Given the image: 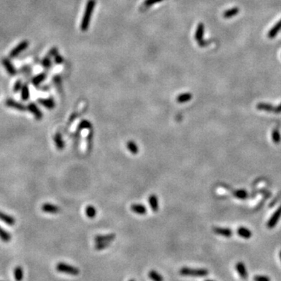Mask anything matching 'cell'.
<instances>
[{
    "instance_id": "obj_17",
    "label": "cell",
    "mask_w": 281,
    "mask_h": 281,
    "mask_svg": "<svg viewBox=\"0 0 281 281\" xmlns=\"http://www.w3.org/2000/svg\"><path fill=\"white\" fill-rule=\"evenodd\" d=\"M53 140L54 142H55V144H56V148H57L58 149L61 150L65 147V142L60 133H56V134L54 135Z\"/></svg>"
},
{
    "instance_id": "obj_16",
    "label": "cell",
    "mask_w": 281,
    "mask_h": 281,
    "mask_svg": "<svg viewBox=\"0 0 281 281\" xmlns=\"http://www.w3.org/2000/svg\"><path fill=\"white\" fill-rule=\"evenodd\" d=\"M235 268H236L239 275H240V276L242 279H245L248 278V272H247V269H246V267L244 263H241V262H239V263L236 264Z\"/></svg>"
},
{
    "instance_id": "obj_26",
    "label": "cell",
    "mask_w": 281,
    "mask_h": 281,
    "mask_svg": "<svg viewBox=\"0 0 281 281\" xmlns=\"http://www.w3.org/2000/svg\"><path fill=\"white\" fill-rule=\"evenodd\" d=\"M21 98L23 101H28L30 98V90L29 87L27 84H24L23 85L22 88L21 90Z\"/></svg>"
},
{
    "instance_id": "obj_12",
    "label": "cell",
    "mask_w": 281,
    "mask_h": 281,
    "mask_svg": "<svg viewBox=\"0 0 281 281\" xmlns=\"http://www.w3.org/2000/svg\"><path fill=\"white\" fill-rule=\"evenodd\" d=\"M38 102L39 104H41L43 105L45 108H46L48 109H53L56 106V103L55 101L52 98H39L38 100Z\"/></svg>"
},
{
    "instance_id": "obj_5",
    "label": "cell",
    "mask_w": 281,
    "mask_h": 281,
    "mask_svg": "<svg viewBox=\"0 0 281 281\" xmlns=\"http://www.w3.org/2000/svg\"><path fill=\"white\" fill-rule=\"evenodd\" d=\"M204 31H205V28H204V24L202 23H199L197 27L196 32L194 35V38L195 40L198 41V45L201 47H204L205 45H207L208 42L203 40V36H204Z\"/></svg>"
},
{
    "instance_id": "obj_1",
    "label": "cell",
    "mask_w": 281,
    "mask_h": 281,
    "mask_svg": "<svg viewBox=\"0 0 281 281\" xmlns=\"http://www.w3.org/2000/svg\"><path fill=\"white\" fill-rule=\"evenodd\" d=\"M94 6H95V1L94 0H89L88 2H87L84 13L83 18H82L81 24V29L83 31H87L88 29Z\"/></svg>"
},
{
    "instance_id": "obj_13",
    "label": "cell",
    "mask_w": 281,
    "mask_h": 281,
    "mask_svg": "<svg viewBox=\"0 0 281 281\" xmlns=\"http://www.w3.org/2000/svg\"><path fill=\"white\" fill-rule=\"evenodd\" d=\"M131 209L134 213L137 215H145L147 213V208L142 204L135 203L131 206Z\"/></svg>"
},
{
    "instance_id": "obj_15",
    "label": "cell",
    "mask_w": 281,
    "mask_h": 281,
    "mask_svg": "<svg viewBox=\"0 0 281 281\" xmlns=\"http://www.w3.org/2000/svg\"><path fill=\"white\" fill-rule=\"evenodd\" d=\"M0 220L9 226H13L15 224V223H16V220H15L14 217L10 216V215H8L6 214V213H2L1 211H0Z\"/></svg>"
},
{
    "instance_id": "obj_18",
    "label": "cell",
    "mask_w": 281,
    "mask_h": 281,
    "mask_svg": "<svg viewBox=\"0 0 281 281\" xmlns=\"http://www.w3.org/2000/svg\"><path fill=\"white\" fill-rule=\"evenodd\" d=\"M280 30H281V19L279 21H278L277 23H276V24H275V25H274L273 27L272 28H271V29H270V31L268 33V37L269 38H275L276 36L277 35V34L279 33V31H280Z\"/></svg>"
},
{
    "instance_id": "obj_37",
    "label": "cell",
    "mask_w": 281,
    "mask_h": 281,
    "mask_svg": "<svg viewBox=\"0 0 281 281\" xmlns=\"http://www.w3.org/2000/svg\"><path fill=\"white\" fill-rule=\"evenodd\" d=\"M254 281H270V279L266 276H254Z\"/></svg>"
},
{
    "instance_id": "obj_3",
    "label": "cell",
    "mask_w": 281,
    "mask_h": 281,
    "mask_svg": "<svg viewBox=\"0 0 281 281\" xmlns=\"http://www.w3.org/2000/svg\"><path fill=\"white\" fill-rule=\"evenodd\" d=\"M56 269L58 272L62 273L70 274V275L72 276H78L80 273V269L78 267L73 266L71 265L62 263V262L56 265Z\"/></svg>"
},
{
    "instance_id": "obj_25",
    "label": "cell",
    "mask_w": 281,
    "mask_h": 281,
    "mask_svg": "<svg viewBox=\"0 0 281 281\" xmlns=\"http://www.w3.org/2000/svg\"><path fill=\"white\" fill-rule=\"evenodd\" d=\"M192 98V94L190 93H183V94H180L178 95L177 98V101L179 103H185V102H189L190 99Z\"/></svg>"
},
{
    "instance_id": "obj_43",
    "label": "cell",
    "mask_w": 281,
    "mask_h": 281,
    "mask_svg": "<svg viewBox=\"0 0 281 281\" xmlns=\"http://www.w3.org/2000/svg\"><path fill=\"white\" fill-rule=\"evenodd\" d=\"M129 281H135V280H134V279H130Z\"/></svg>"
},
{
    "instance_id": "obj_28",
    "label": "cell",
    "mask_w": 281,
    "mask_h": 281,
    "mask_svg": "<svg viewBox=\"0 0 281 281\" xmlns=\"http://www.w3.org/2000/svg\"><path fill=\"white\" fill-rule=\"evenodd\" d=\"M239 11H240L239 8H237V7L231 8V9H228V10L224 12L223 17H225V18H226V19L231 18V17H234V16H236L237 14H238Z\"/></svg>"
},
{
    "instance_id": "obj_7",
    "label": "cell",
    "mask_w": 281,
    "mask_h": 281,
    "mask_svg": "<svg viewBox=\"0 0 281 281\" xmlns=\"http://www.w3.org/2000/svg\"><path fill=\"white\" fill-rule=\"evenodd\" d=\"M28 109L31 112V113L34 115V117L37 120H41L43 117L42 112L41 111V109L38 107V105L35 103V102H30L28 105H27Z\"/></svg>"
},
{
    "instance_id": "obj_42",
    "label": "cell",
    "mask_w": 281,
    "mask_h": 281,
    "mask_svg": "<svg viewBox=\"0 0 281 281\" xmlns=\"http://www.w3.org/2000/svg\"><path fill=\"white\" fill-rule=\"evenodd\" d=\"M279 258H280V260H281V251L279 252Z\"/></svg>"
},
{
    "instance_id": "obj_19",
    "label": "cell",
    "mask_w": 281,
    "mask_h": 281,
    "mask_svg": "<svg viewBox=\"0 0 281 281\" xmlns=\"http://www.w3.org/2000/svg\"><path fill=\"white\" fill-rule=\"evenodd\" d=\"M45 78H46V74H45V73H41V74H38V75H36V76L34 77L31 80V82L34 86L38 87V86H39V85L44 81L45 80Z\"/></svg>"
},
{
    "instance_id": "obj_40",
    "label": "cell",
    "mask_w": 281,
    "mask_h": 281,
    "mask_svg": "<svg viewBox=\"0 0 281 281\" xmlns=\"http://www.w3.org/2000/svg\"><path fill=\"white\" fill-rule=\"evenodd\" d=\"M57 54V48H52L49 51V55L50 56H55Z\"/></svg>"
},
{
    "instance_id": "obj_34",
    "label": "cell",
    "mask_w": 281,
    "mask_h": 281,
    "mask_svg": "<svg viewBox=\"0 0 281 281\" xmlns=\"http://www.w3.org/2000/svg\"><path fill=\"white\" fill-rule=\"evenodd\" d=\"M272 139L273 142L279 143L280 141V134L276 129H274L272 133Z\"/></svg>"
},
{
    "instance_id": "obj_27",
    "label": "cell",
    "mask_w": 281,
    "mask_h": 281,
    "mask_svg": "<svg viewBox=\"0 0 281 281\" xmlns=\"http://www.w3.org/2000/svg\"><path fill=\"white\" fill-rule=\"evenodd\" d=\"M0 239L4 242H9L11 240V235L7 230L0 226Z\"/></svg>"
},
{
    "instance_id": "obj_9",
    "label": "cell",
    "mask_w": 281,
    "mask_h": 281,
    "mask_svg": "<svg viewBox=\"0 0 281 281\" xmlns=\"http://www.w3.org/2000/svg\"><path fill=\"white\" fill-rule=\"evenodd\" d=\"M41 210L48 214H57L60 212V208L54 204L45 203L41 205Z\"/></svg>"
},
{
    "instance_id": "obj_20",
    "label": "cell",
    "mask_w": 281,
    "mask_h": 281,
    "mask_svg": "<svg viewBox=\"0 0 281 281\" xmlns=\"http://www.w3.org/2000/svg\"><path fill=\"white\" fill-rule=\"evenodd\" d=\"M214 233H217V234L222 235L224 237H230L232 235V230H230L228 228H222V227H215L213 229Z\"/></svg>"
},
{
    "instance_id": "obj_21",
    "label": "cell",
    "mask_w": 281,
    "mask_h": 281,
    "mask_svg": "<svg viewBox=\"0 0 281 281\" xmlns=\"http://www.w3.org/2000/svg\"><path fill=\"white\" fill-rule=\"evenodd\" d=\"M127 148L131 153L136 155L139 152V147L134 140H128L127 143Z\"/></svg>"
},
{
    "instance_id": "obj_11",
    "label": "cell",
    "mask_w": 281,
    "mask_h": 281,
    "mask_svg": "<svg viewBox=\"0 0 281 281\" xmlns=\"http://www.w3.org/2000/svg\"><path fill=\"white\" fill-rule=\"evenodd\" d=\"M116 237L115 233H109V234H100L96 235L94 237V240L95 242H110L113 240Z\"/></svg>"
},
{
    "instance_id": "obj_22",
    "label": "cell",
    "mask_w": 281,
    "mask_h": 281,
    "mask_svg": "<svg viewBox=\"0 0 281 281\" xmlns=\"http://www.w3.org/2000/svg\"><path fill=\"white\" fill-rule=\"evenodd\" d=\"M237 233H238L240 237H243L244 239L251 238L252 235V231L250 230H248V228L246 227H243V226H241V227H240L237 230Z\"/></svg>"
},
{
    "instance_id": "obj_4",
    "label": "cell",
    "mask_w": 281,
    "mask_h": 281,
    "mask_svg": "<svg viewBox=\"0 0 281 281\" xmlns=\"http://www.w3.org/2000/svg\"><path fill=\"white\" fill-rule=\"evenodd\" d=\"M29 46V42H28L27 40H24V41H21V42L19 43L17 45V46H15L13 49L10 51L9 54V56L10 59H13V58H16L20 55V54L22 53L24 51L27 49Z\"/></svg>"
},
{
    "instance_id": "obj_36",
    "label": "cell",
    "mask_w": 281,
    "mask_h": 281,
    "mask_svg": "<svg viewBox=\"0 0 281 281\" xmlns=\"http://www.w3.org/2000/svg\"><path fill=\"white\" fill-rule=\"evenodd\" d=\"M41 64H42V66L45 68H49L51 67V65H52V61L49 59V57H45L42 59Z\"/></svg>"
},
{
    "instance_id": "obj_31",
    "label": "cell",
    "mask_w": 281,
    "mask_h": 281,
    "mask_svg": "<svg viewBox=\"0 0 281 281\" xmlns=\"http://www.w3.org/2000/svg\"><path fill=\"white\" fill-rule=\"evenodd\" d=\"M109 245H110L109 242H96V244L94 246V248H95L96 250H98V251H102V250L109 248Z\"/></svg>"
},
{
    "instance_id": "obj_33",
    "label": "cell",
    "mask_w": 281,
    "mask_h": 281,
    "mask_svg": "<svg viewBox=\"0 0 281 281\" xmlns=\"http://www.w3.org/2000/svg\"><path fill=\"white\" fill-rule=\"evenodd\" d=\"M23 85L24 84H23V83H22V81H21V80H17V81L14 83V84H13V92L14 93L19 92V91L21 90V88H22Z\"/></svg>"
},
{
    "instance_id": "obj_10",
    "label": "cell",
    "mask_w": 281,
    "mask_h": 281,
    "mask_svg": "<svg viewBox=\"0 0 281 281\" xmlns=\"http://www.w3.org/2000/svg\"><path fill=\"white\" fill-rule=\"evenodd\" d=\"M281 217V205L279 207V209L277 210L276 211L274 214L273 215L270 220H269V222L267 223V227L269 228V229H272L276 225L277 222L279 221V217Z\"/></svg>"
},
{
    "instance_id": "obj_44",
    "label": "cell",
    "mask_w": 281,
    "mask_h": 281,
    "mask_svg": "<svg viewBox=\"0 0 281 281\" xmlns=\"http://www.w3.org/2000/svg\"><path fill=\"white\" fill-rule=\"evenodd\" d=\"M205 281H215V280H211V279H207V280H205Z\"/></svg>"
},
{
    "instance_id": "obj_14",
    "label": "cell",
    "mask_w": 281,
    "mask_h": 281,
    "mask_svg": "<svg viewBox=\"0 0 281 281\" xmlns=\"http://www.w3.org/2000/svg\"><path fill=\"white\" fill-rule=\"evenodd\" d=\"M148 203H149L150 207L152 209L153 212H157L159 208V198L155 194H152L148 197Z\"/></svg>"
},
{
    "instance_id": "obj_35",
    "label": "cell",
    "mask_w": 281,
    "mask_h": 281,
    "mask_svg": "<svg viewBox=\"0 0 281 281\" xmlns=\"http://www.w3.org/2000/svg\"><path fill=\"white\" fill-rule=\"evenodd\" d=\"M80 129H90L91 128V124L88 120H83L79 125Z\"/></svg>"
},
{
    "instance_id": "obj_6",
    "label": "cell",
    "mask_w": 281,
    "mask_h": 281,
    "mask_svg": "<svg viewBox=\"0 0 281 281\" xmlns=\"http://www.w3.org/2000/svg\"><path fill=\"white\" fill-rule=\"evenodd\" d=\"M2 64L4 67L5 70H6V72L9 74V76L13 77L17 74V69L15 68L12 62L10 61V59L9 58H2Z\"/></svg>"
},
{
    "instance_id": "obj_38",
    "label": "cell",
    "mask_w": 281,
    "mask_h": 281,
    "mask_svg": "<svg viewBox=\"0 0 281 281\" xmlns=\"http://www.w3.org/2000/svg\"><path fill=\"white\" fill-rule=\"evenodd\" d=\"M54 60H55V63H57V64H61L63 62V57L61 56H59V54H56V56H54Z\"/></svg>"
},
{
    "instance_id": "obj_24",
    "label": "cell",
    "mask_w": 281,
    "mask_h": 281,
    "mask_svg": "<svg viewBox=\"0 0 281 281\" xmlns=\"http://www.w3.org/2000/svg\"><path fill=\"white\" fill-rule=\"evenodd\" d=\"M85 214H86V216H87L88 218H94L97 215L96 209H95L93 205H88L87 207L85 208Z\"/></svg>"
},
{
    "instance_id": "obj_29",
    "label": "cell",
    "mask_w": 281,
    "mask_h": 281,
    "mask_svg": "<svg viewBox=\"0 0 281 281\" xmlns=\"http://www.w3.org/2000/svg\"><path fill=\"white\" fill-rule=\"evenodd\" d=\"M14 278L16 281H22L24 278V271L21 266H17L14 269Z\"/></svg>"
},
{
    "instance_id": "obj_2",
    "label": "cell",
    "mask_w": 281,
    "mask_h": 281,
    "mask_svg": "<svg viewBox=\"0 0 281 281\" xmlns=\"http://www.w3.org/2000/svg\"><path fill=\"white\" fill-rule=\"evenodd\" d=\"M179 273L183 276L204 277L209 274V271L205 269H191L188 267H183L180 269Z\"/></svg>"
},
{
    "instance_id": "obj_8",
    "label": "cell",
    "mask_w": 281,
    "mask_h": 281,
    "mask_svg": "<svg viewBox=\"0 0 281 281\" xmlns=\"http://www.w3.org/2000/svg\"><path fill=\"white\" fill-rule=\"evenodd\" d=\"M5 104H6V105L7 107L17 109V110H19V111H25L26 109H28V108H27L24 104L17 102L16 100L12 99V98H8V99H6Z\"/></svg>"
},
{
    "instance_id": "obj_45",
    "label": "cell",
    "mask_w": 281,
    "mask_h": 281,
    "mask_svg": "<svg viewBox=\"0 0 281 281\" xmlns=\"http://www.w3.org/2000/svg\"><path fill=\"white\" fill-rule=\"evenodd\" d=\"M0 281H2V280H0Z\"/></svg>"
},
{
    "instance_id": "obj_30",
    "label": "cell",
    "mask_w": 281,
    "mask_h": 281,
    "mask_svg": "<svg viewBox=\"0 0 281 281\" xmlns=\"http://www.w3.org/2000/svg\"><path fill=\"white\" fill-rule=\"evenodd\" d=\"M257 109L259 110H264V111L268 112H274L275 108L272 105L267 103H259L257 105Z\"/></svg>"
},
{
    "instance_id": "obj_23",
    "label": "cell",
    "mask_w": 281,
    "mask_h": 281,
    "mask_svg": "<svg viewBox=\"0 0 281 281\" xmlns=\"http://www.w3.org/2000/svg\"><path fill=\"white\" fill-rule=\"evenodd\" d=\"M148 275V277L152 281H164V278H163V276L154 269L150 270Z\"/></svg>"
},
{
    "instance_id": "obj_39",
    "label": "cell",
    "mask_w": 281,
    "mask_h": 281,
    "mask_svg": "<svg viewBox=\"0 0 281 281\" xmlns=\"http://www.w3.org/2000/svg\"><path fill=\"white\" fill-rule=\"evenodd\" d=\"M162 1L163 0H146L145 1V5L146 6H152V5H154L155 3L162 2Z\"/></svg>"
},
{
    "instance_id": "obj_32",
    "label": "cell",
    "mask_w": 281,
    "mask_h": 281,
    "mask_svg": "<svg viewBox=\"0 0 281 281\" xmlns=\"http://www.w3.org/2000/svg\"><path fill=\"white\" fill-rule=\"evenodd\" d=\"M234 195L237 198L240 199H244L248 197V192L244 190H237V191L234 192Z\"/></svg>"
},
{
    "instance_id": "obj_41",
    "label": "cell",
    "mask_w": 281,
    "mask_h": 281,
    "mask_svg": "<svg viewBox=\"0 0 281 281\" xmlns=\"http://www.w3.org/2000/svg\"><path fill=\"white\" fill-rule=\"evenodd\" d=\"M274 113H281V104L276 107H275V109H274Z\"/></svg>"
}]
</instances>
